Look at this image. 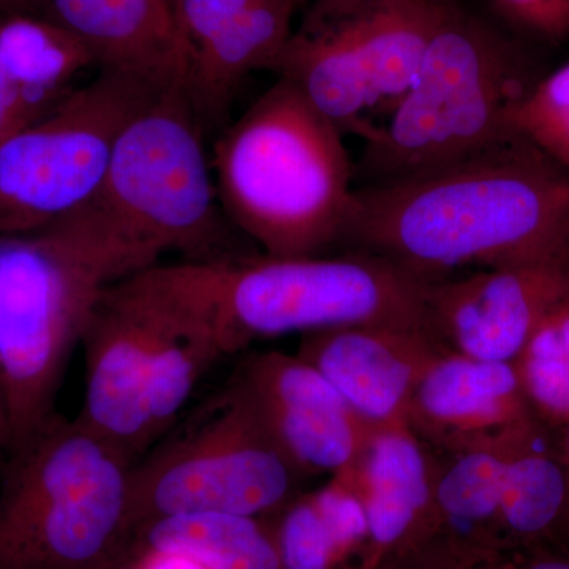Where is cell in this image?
Here are the masks:
<instances>
[{"instance_id": "1", "label": "cell", "mask_w": 569, "mask_h": 569, "mask_svg": "<svg viewBox=\"0 0 569 569\" xmlns=\"http://www.w3.org/2000/svg\"><path fill=\"white\" fill-rule=\"evenodd\" d=\"M340 249L432 283L569 250V174L512 134L429 173L356 187Z\"/></svg>"}, {"instance_id": "2", "label": "cell", "mask_w": 569, "mask_h": 569, "mask_svg": "<svg viewBox=\"0 0 569 569\" xmlns=\"http://www.w3.org/2000/svg\"><path fill=\"white\" fill-rule=\"evenodd\" d=\"M203 132L186 89L164 92L126 127L92 197L43 230L107 287L159 264L170 250L217 258L227 217Z\"/></svg>"}, {"instance_id": "3", "label": "cell", "mask_w": 569, "mask_h": 569, "mask_svg": "<svg viewBox=\"0 0 569 569\" xmlns=\"http://www.w3.org/2000/svg\"><path fill=\"white\" fill-rule=\"evenodd\" d=\"M153 290L208 326L224 355L254 339L343 326H425L426 282L372 254L219 257L156 264Z\"/></svg>"}, {"instance_id": "4", "label": "cell", "mask_w": 569, "mask_h": 569, "mask_svg": "<svg viewBox=\"0 0 569 569\" xmlns=\"http://www.w3.org/2000/svg\"><path fill=\"white\" fill-rule=\"evenodd\" d=\"M211 163L223 216L268 257L340 249L355 163L342 130L291 82L279 78L220 137Z\"/></svg>"}, {"instance_id": "5", "label": "cell", "mask_w": 569, "mask_h": 569, "mask_svg": "<svg viewBox=\"0 0 569 569\" xmlns=\"http://www.w3.org/2000/svg\"><path fill=\"white\" fill-rule=\"evenodd\" d=\"M9 451L0 569L118 568L134 538L133 460L58 411Z\"/></svg>"}, {"instance_id": "6", "label": "cell", "mask_w": 569, "mask_h": 569, "mask_svg": "<svg viewBox=\"0 0 569 569\" xmlns=\"http://www.w3.org/2000/svg\"><path fill=\"white\" fill-rule=\"evenodd\" d=\"M526 91L507 40L455 0L391 119L366 134L356 187L429 173L507 140Z\"/></svg>"}, {"instance_id": "7", "label": "cell", "mask_w": 569, "mask_h": 569, "mask_svg": "<svg viewBox=\"0 0 569 569\" xmlns=\"http://www.w3.org/2000/svg\"><path fill=\"white\" fill-rule=\"evenodd\" d=\"M455 0H309L274 73L342 133L365 138L367 112L407 92Z\"/></svg>"}, {"instance_id": "8", "label": "cell", "mask_w": 569, "mask_h": 569, "mask_svg": "<svg viewBox=\"0 0 569 569\" xmlns=\"http://www.w3.org/2000/svg\"><path fill=\"white\" fill-rule=\"evenodd\" d=\"M107 288L48 231L0 236V389L10 448L56 413L70 356Z\"/></svg>"}, {"instance_id": "9", "label": "cell", "mask_w": 569, "mask_h": 569, "mask_svg": "<svg viewBox=\"0 0 569 569\" xmlns=\"http://www.w3.org/2000/svg\"><path fill=\"white\" fill-rule=\"evenodd\" d=\"M293 463L230 383L132 468L134 533L193 512L261 518L293 500Z\"/></svg>"}, {"instance_id": "10", "label": "cell", "mask_w": 569, "mask_h": 569, "mask_svg": "<svg viewBox=\"0 0 569 569\" xmlns=\"http://www.w3.org/2000/svg\"><path fill=\"white\" fill-rule=\"evenodd\" d=\"M140 74L99 70L56 110L0 146V236L31 234L96 192L126 127L170 89Z\"/></svg>"}, {"instance_id": "11", "label": "cell", "mask_w": 569, "mask_h": 569, "mask_svg": "<svg viewBox=\"0 0 569 569\" xmlns=\"http://www.w3.org/2000/svg\"><path fill=\"white\" fill-rule=\"evenodd\" d=\"M569 298V250L427 284L425 323L449 353L515 362L550 310Z\"/></svg>"}, {"instance_id": "12", "label": "cell", "mask_w": 569, "mask_h": 569, "mask_svg": "<svg viewBox=\"0 0 569 569\" xmlns=\"http://www.w3.org/2000/svg\"><path fill=\"white\" fill-rule=\"evenodd\" d=\"M162 312L130 283L108 287L86 326L84 402L78 418L133 462L152 447L149 380Z\"/></svg>"}, {"instance_id": "13", "label": "cell", "mask_w": 569, "mask_h": 569, "mask_svg": "<svg viewBox=\"0 0 569 569\" xmlns=\"http://www.w3.org/2000/svg\"><path fill=\"white\" fill-rule=\"evenodd\" d=\"M231 383L299 473H351L373 427L301 356L247 359Z\"/></svg>"}, {"instance_id": "14", "label": "cell", "mask_w": 569, "mask_h": 569, "mask_svg": "<svg viewBox=\"0 0 569 569\" xmlns=\"http://www.w3.org/2000/svg\"><path fill=\"white\" fill-rule=\"evenodd\" d=\"M406 425L440 452L515 448L548 427L531 410L515 362L449 351L419 380Z\"/></svg>"}, {"instance_id": "15", "label": "cell", "mask_w": 569, "mask_h": 569, "mask_svg": "<svg viewBox=\"0 0 569 569\" xmlns=\"http://www.w3.org/2000/svg\"><path fill=\"white\" fill-rule=\"evenodd\" d=\"M425 326L361 325L305 336L298 355L372 427L406 425L408 403L445 353Z\"/></svg>"}, {"instance_id": "16", "label": "cell", "mask_w": 569, "mask_h": 569, "mask_svg": "<svg viewBox=\"0 0 569 569\" xmlns=\"http://www.w3.org/2000/svg\"><path fill=\"white\" fill-rule=\"evenodd\" d=\"M436 473V456L410 427H373L353 470L369 522L361 569L381 568L433 538Z\"/></svg>"}, {"instance_id": "17", "label": "cell", "mask_w": 569, "mask_h": 569, "mask_svg": "<svg viewBox=\"0 0 569 569\" xmlns=\"http://www.w3.org/2000/svg\"><path fill=\"white\" fill-rule=\"evenodd\" d=\"M47 18L84 44L97 69L186 89L192 52L164 0H48Z\"/></svg>"}, {"instance_id": "18", "label": "cell", "mask_w": 569, "mask_h": 569, "mask_svg": "<svg viewBox=\"0 0 569 569\" xmlns=\"http://www.w3.org/2000/svg\"><path fill=\"white\" fill-rule=\"evenodd\" d=\"M91 67V52L50 18H0V146L56 110Z\"/></svg>"}, {"instance_id": "19", "label": "cell", "mask_w": 569, "mask_h": 569, "mask_svg": "<svg viewBox=\"0 0 569 569\" xmlns=\"http://www.w3.org/2000/svg\"><path fill=\"white\" fill-rule=\"evenodd\" d=\"M301 0H260L194 51L186 93L203 130L223 118L244 78L276 70Z\"/></svg>"}, {"instance_id": "20", "label": "cell", "mask_w": 569, "mask_h": 569, "mask_svg": "<svg viewBox=\"0 0 569 569\" xmlns=\"http://www.w3.org/2000/svg\"><path fill=\"white\" fill-rule=\"evenodd\" d=\"M132 549L197 569H282L271 527L250 516H168L140 527Z\"/></svg>"}, {"instance_id": "21", "label": "cell", "mask_w": 569, "mask_h": 569, "mask_svg": "<svg viewBox=\"0 0 569 569\" xmlns=\"http://www.w3.org/2000/svg\"><path fill=\"white\" fill-rule=\"evenodd\" d=\"M518 447L441 452L445 459L437 458L436 535L441 531L448 535L452 552L471 559L482 557V553L490 556L501 545L500 501L505 466Z\"/></svg>"}, {"instance_id": "22", "label": "cell", "mask_w": 569, "mask_h": 569, "mask_svg": "<svg viewBox=\"0 0 569 569\" xmlns=\"http://www.w3.org/2000/svg\"><path fill=\"white\" fill-rule=\"evenodd\" d=\"M553 433L546 427L509 455L501 486V545L529 549L561 537L568 481Z\"/></svg>"}, {"instance_id": "23", "label": "cell", "mask_w": 569, "mask_h": 569, "mask_svg": "<svg viewBox=\"0 0 569 569\" xmlns=\"http://www.w3.org/2000/svg\"><path fill=\"white\" fill-rule=\"evenodd\" d=\"M129 280L163 317L148 392L149 432L153 445L174 426L204 373L227 355L211 329L153 298L133 277Z\"/></svg>"}, {"instance_id": "24", "label": "cell", "mask_w": 569, "mask_h": 569, "mask_svg": "<svg viewBox=\"0 0 569 569\" xmlns=\"http://www.w3.org/2000/svg\"><path fill=\"white\" fill-rule=\"evenodd\" d=\"M515 366L533 413L560 430L569 421V298L539 323Z\"/></svg>"}, {"instance_id": "25", "label": "cell", "mask_w": 569, "mask_h": 569, "mask_svg": "<svg viewBox=\"0 0 569 569\" xmlns=\"http://www.w3.org/2000/svg\"><path fill=\"white\" fill-rule=\"evenodd\" d=\"M509 129L569 174V62L523 92Z\"/></svg>"}, {"instance_id": "26", "label": "cell", "mask_w": 569, "mask_h": 569, "mask_svg": "<svg viewBox=\"0 0 569 569\" xmlns=\"http://www.w3.org/2000/svg\"><path fill=\"white\" fill-rule=\"evenodd\" d=\"M271 529L282 569H348L313 493L288 501Z\"/></svg>"}, {"instance_id": "27", "label": "cell", "mask_w": 569, "mask_h": 569, "mask_svg": "<svg viewBox=\"0 0 569 569\" xmlns=\"http://www.w3.org/2000/svg\"><path fill=\"white\" fill-rule=\"evenodd\" d=\"M260 0H179L176 24L192 52Z\"/></svg>"}, {"instance_id": "28", "label": "cell", "mask_w": 569, "mask_h": 569, "mask_svg": "<svg viewBox=\"0 0 569 569\" xmlns=\"http://www.w3.org/2000/svg\"><path fill=\"white\" fill-rule=\"evenodd\" d=\"M509 24L548 40L569 36V0H485Z\"/></svg>"}, {"instance_id": "29", "label": "cell", "mask_w": 569, "mask_h": 569, "mask_svg": "<svg viewBox=\"0 0 569 569\" xmlns=\"http://www.w3.org/2000/svg\"><path fill=\"white\" fill-rule=\"evenodd\" d=\"M500 569H569V552L529 548V553Z\"/></svg>"}, {"instance_id": "30", "label": "cell", "mask_w": 569, "mask_h": 569, "mask_svg": "<svg viewBox=\"0 0 569 569\" xmlns=\"http://www.w3.org/2000/svg\"><path fill=\"white\" fill-rule=\"evenodd\" d=\"M48 0H0V18L31 14L47 17Z\"/></svg>"}, {"instance_id": "31", "label": "cell", "mask_w": 569, "mask_h": 569, "mask_svg": "<svg viewBox=\"0 0 569 569\" xmlns=\"http://www.w3.org/2000/svg\"><path fill=\"white\" fill-rule=\"evenodd\" d=\"M556 433L561 462H563L565 471H567L568 481V500L567 509H565L563 527H561V537L569 538V421L560 430H557Z\"/></svg>"}, {"instance_id": "32", "label": "cell", "mask_w": 569, "mask_h": 569, "mask_svg": "<svg viewBox=\"0 0 569 569\" xmlns=\"http://www.w3.org/2000/svg\"><path fill=\"white\" fill-rule=\"evenodd\" d=\"M10 441L9 418H7L6 403H3L2 389H0V449H9Z\"/></svg>"}, {"instance_id": "33", "label": "cell", "mask_w": 569, "mask_h": 569, "mask_svg": "<svg viewBox=\"0 0 569 569\" xmlns=\"http://www.w3.org/2000/svg\"><path fill=\"white\" fill-rule=\"evenodd\" d=\"M164 2H167V3H168V6H170V7H171V10H173V11H174L176 6H178L179 0H164Z\"/></svg>"}, {"instance_id": "34", "label": "cell", "mask_w": 569, "mask_h": 569, "mask_svg": "<svg viewBox=\"0 0 569 569\" xmlns=\"http://www.w3.org/2000/svg\"><path fill=\"white\" fill-rule=\"evenodd\" d=\"M302 2V6H307V2H309V0H301Z\"/></svg>"}]
</instances>
